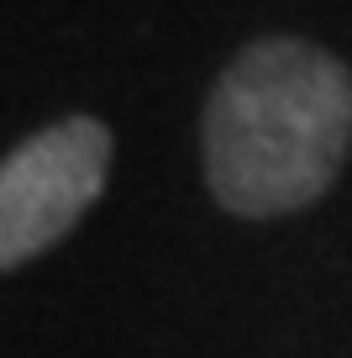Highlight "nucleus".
<instances>
[{"instance_id": "obj_1", "label": "nucleus", "mask_w": 352, "mask_h": 358, "mask_svg": "<svg viewBox=\"0 0 352 358\" xmlns=\"http://www.w3.org/2000/svg\"><path fill=\"white\" fill-rule=\"evenodd\" d=\"M352 153V69L305 37H258L200 111V164L221 211L268 222L316 206Z\"/></svg>"}, {"instance_id": "obj_2", "label": "nucleus", "mask_w": 352, "mask_h": 358, "mask_svg": "<svg viewBox=\"0 0 352 358\" xmlns=\"http://www.w3.org/2000/svg\"><path fill=\"white\" fill-rule=\"evenodd\" d=\"M116 137L100 116H64L0 158V274L43 258L100 201Z\"/></svg>"}]
</instances>
